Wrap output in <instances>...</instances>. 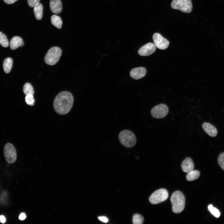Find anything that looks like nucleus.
<instances>
[{
    "instance_id": "obj_10",
    "label": "nucleus",
    "mask_w": 224,
    "mask_h": 224,
    "mask_svg": "<svg viewBox=\"0 0 224 224\" xmlns=\"http://www.w3.org/2000/svg\"><path fill=\"white\" fill-rule=\"evenodd\" d=\"M156 49V47L154 44L149 43L141 47L138 51V53L142 56H147L153 53Z\"/></svg>"
},
{
    "instance_id": "obj_22",
    "label": "nucleus",
    "mask_w": 224,
    "mask_h": 224,
    "mask_svg": "<svg viewBox=\"0 0 224 224\" xmlns=\"http://www.w3.org/2000/svg\"><path fill=\"white\" fill-rule=\"evenodd\" d=\"M132 221L134 224H142L143 222L144 219L141 215L135 214L133 216Z\"/></svg>"
},
{
    "instance_id": "obj_2",
    "label": "nucleus",
    "mask_w": 224,
    "mask_h": 224,
    "mask_svg": "<svg viewBox=\"0 0 224 224\" xmlns=\"http://www.w3.org/2000/svg\"><path fill=\"white\" fill-rule=\"evenodd\" d=\"M170 201L174 212L179 213L184 210L185 198L184 194L181 192L177 191L174 192L171 196Z\"/></svg>"
},
{
    "instance_id": "obj_6",
    "label": "nucleus",
    "mask_w": 224,
    "mask_h": 224,
    "mask_svg": "<svg viewBox=\"0 0 224 224\" xmlns=\"http://www.w3.org/2000/svg\"><path fill=\"white\" fill-rule=\"evenodd\" d=\"M168 196L167 191L165 189H161L153 193L149 197V200L152 204H157L166 200Z\"/></svg>"
},
{
    "instance_id": "obj_9",
    "label": "nucleus",
    "mask_w": 224,
    "mask_h": 224,
    "mask_svg": "<svg viewBox=\"0 0 224 224\" xmlns=\"http://www.w3.org/2000/svg\"><path fill=\"white\" fill-rule=\"evenodd\" d=\"M152 39L156 47L160 49L163 50L166 49L169 44V41L159 33H154Z\"/></svg>"
},
{
    "instance_id": "obj_7",
    "label": "nucleus",
    "mask_w": 224,
    "mask_h": 224,
    "mask_svg": "<svg viewBox=\"0 0 224 224\" xmlns=\"http://www.w3.org/2000/svg\"><path fill=\"white\" fill-rule=\"evenodd\" d=\"M4 155L6 161L13 163L16 159L17 154L16 149L12 144L7 143L4 147Z\"/></svg>"
},
{
    "instance_id": "obj_14",
    "label": "nucleus",
    "mask_w": 224,
    "mask_h": 224,
    "mask_svg": "<svg viewBox=\"0 0 224 224\" xmlns=\"http://www.w3.org/2000/svg\"><path fill=\"white\" fill-rule=\"evenodd\" d=\"M181 167L183 171L187 173L193 170L194 167V164L191 158L187 157L182 162L181 164Z\"/></svg>"
},
{
    "instance_id": "obj_23",
    "label": "nucleus",
    "mask_w": 224,
    "mask_h": 224,
    "mask_svg": "<svg viewBox=\"0 0 224 224\" xmlns=\"http://www.w3.org/2000/svg\"><path fill=\"white\" fill-rule=\"evenodd\" d=\"M208 208L211 213L215 217L218 218L220 217V212L217 208L213 207L212 204L209 205Z\"/></svg>"
},
{
    "instance_id": "obj_16",
    "label": "nucleus",
    "mask_w": 224,
    "mask_h": 224,
    "mask_svg": "<svg viewBox=\"0 0 224 224\" xmlns=\"http://www.w3.org/2000/svg\"><path fill=\"white\" fill-rule=\"evenodd\" d=\"M34 12L36 18L40 20L42 17L43 7L42 5L39 3L34 7Z\"/></svg>"
},
{
    "instance_id": "obj_30",
    "label": "nucleus",
    "mask_w": 224,
    "mask_h": 224,
    "mask_svg": "<svg viewBox=\"0 0 224 224\" xmlns=\"http://www.w3.org/2000/svg\"><path fill=\"white\" fill-rule=\"evenodd\" d=\"M0 222L2 223H4L6 222L5 217L3 215L0 216Z\"/></svg>"
},
{
    "instance_id": "obj_5",
    "label": "nucleus",
    "mask_w": 224,
    "mask_h": 224,
    "mask_svg": "<svg viewBox=\"0 0 224 224\" xmlns=\"http://www.w3.org/2000/svg\"><path fill=\"white\" fill-rule=\"evenodd\" d=\"M171 6L173 9L179 10L187 13L191 12L192 9L191 0H173Z\"/></svg>"
},
{
    "instance_id": "obj_28",
    "label": "nucleus",
    "mask_w": 224,
    "mask_h": 224,
    "mask_svg": "<svg viewBox=\"0 0 224 224\" xmlns=\"http://www.w3.org/2000/svg\"><path fill=\"white\" fill-rule=\"evenodd\" d=\"M18 0H3L4 2L7 4H12Z\"/></svg>"
},
{
    "instance_id": "obj_18",
    "label": "nucleus",
    "mask_w": 224,
    "mask_h": 224,
    "mask_svg": "<svg viewBox=\"0 0 224 224\" xmlns=\"http://www.w3.org/2000/svg\"><path fill=\"white\" fill-rule=\"evenodd\" d=\"M187 173L186 178L188 181L195 180L198 179L200 175V172L197 170H192Z\"/></svg>"
},
{
    "instance_id": "obj_3",
    "label": "nucleus",
    "mask_w": 224,
    "mask_h": 224,
    "mask_svg": "<svg viewBox=\"0 0 224 224\" xmlns=\"http://www.w3.org/2000/svg\"><path fill=\"white\" fill-rule=\"evenodd\" d=\"M119 138L121 143L127 148L132 147L136 143V138L135 134L128 130L121 131L119 135Z\"/></svg>"
},
{
    "instance_id": "obj_29",
    "label": "nucleus",
    "mask_w": 224,
    "mask_h": 224,
    "mask_svg": "<svg viewBox=\"0 0 224 224\" xmlns=\"http://www.w3.org/2000/svg\"><path fill=\"white\" fill-rule=\"evenodd\" d=\"M26 217V216L25 213H22L20 214L19 216V219L20 220H22L25 219Z\"/></svg>"
},
{
    "instance_id": "obj_1",
    "label": "nucleus",
    "mask_w": 224,
    "mask_h": 224,
    "mask_svg": "<svg viewBox=\"0 0 224 224\" xmlns=\"http://www.w3.org/2000/svg\"><path fill=\"white\" fill-rule=\"evenodd\" d=\"M74 98L72 94L67 91L59 93L53 102L55 111L58 114L64 115L68 113L73 105Z\"/></svg>"
},
{
    "instance_id": "obj_8",
    "label": "nucleus",
    "mask_w": 224,
    "mask_h": 224,
    "mask_svg": "<svg viewBox=\"0 0 224 224\" xmlns=\"http://www.w3.org/2000/svg\"><path fill=\"white\" fill-rule=\"evenodd\" d=\"M169 109L165 104H161L153 107L151 110L152 116L156 119H161L165 117L168 114Z\"/></svg>"
},
{
    "instance_id": "obj_13",
    "label": "nucleus",
    "mask_w": 224,
    "mask_h": 224,
    "mask_svg": "<svg viewBox=\"0 0 224 224\" xmlns=\"http://www.w3.org/2000/svg\"><path fill=\"white\" fill-rule=\"evenodd\" d=\"M202 128L205 132L212 137L216 136L217 133V128L212 125L208 122H204L202 124Z\"/></svg>"
},
{
    "instance_id": "obj_19",
    "label": "nucleus",
    "mask_w": 224,
    "mask_h": 224,
    "mask_svg": "<svg viewBox=\"0 0 224 224\" xmlns=\"http://www.w3.org/2000/svg\"><path fill=\"white\" fill-rule=\"evenodd\" d=\"M51 21L52 24L58 29H60L62 24V21L61 18L58 16L53 15L51 17Z\"/></svg>"
},
{
    "instance_id": "obj_25",
    "label": "nucleus",
    "mask_w": 224,
    "mask_h": 224,
    "mask_svg": "<svg viewBox=\"0 0 224 224\" xmlns=\"http://www.w3.org/2000/svg\"><path fill=\"white\" fill-rule=\"evenodd\" d=\"M217 161L221 168L224 170V152L219 154L217 158Z\"/></svg>"
},
{
    "instance_id": "obj_17",
    "label": "nucleus",
    "mask_w": 224,
    "mask_h": 224,
    "mask_svg": "<svg viewBox=\"0 0 224 224\" xmlns=\"http://www.w3.org/2000/svg\"><path fill=\"white\" fill-rule=\"evenodd\" d=\"M12 64V59L10 58H6L4 60L3 66L4 71L6 73H8L10 72Z\"/></svg>"
},
{
    "instance_id": "obj_26",
    "label": "nucleus",
    "mask_w": 224,
    "mask_h": 224,
    "mask_svg": "<svg viewBox=\"0 0 224 224\" xmlns=\"http://www.w3.org/2000/svg\"><path fill=\"white\" fill-rule=\"evenodd\" d=\"M29 6L31 7H33L39 3L40 0H27Z\"/></svg>"
},
{
    "instance_id": "obj_11",
    "label": "nucleus",
    "mask_w": 224,
    "mask_h": 224,
    "mask_svg": "<svg viewBox=\"0 0 224 224\" xmlns=\"http://www.w3.org/2000/svg\"><path fill=\"white\" fill-rule=\"evenodd\" d=\"M146 70L144 67H138L132 69L130 76L133 78L138 80L143 77L146 73Z\"/></svg>"
},
{
    "instance_id": "obj_15",
    "label": "nucleus",
    "mask_w": 224,
    "mask_h": 224,
    "mask_svg": "<svg viewBox=\"0 0 224 224\" xmlns=\"http://www.w3.org/2000/svg\"><path fill=\"white\" fill-rule=\"evenodd\" d=\"M24 45V43L22 39L18 36L13 37L10 42V46L12 50H15L19 47H22Z\"/></svg>"
},
{
    "instance_id": "obj_20",
    "label": "nucleus",
    "mask_w": 224,
    "mask_h": 224,
    "mask_svg": "<svg viewBox=\"0 0 224 224\" xmlns=\"http://www.w3.org/2000/svg\"><path fill=\"white\" fill-rule=\"evenodd\" d=\"M24 93L26 95L28 94L33 95L34 91L31 85L28 82L26 83L24 85L23 89Z\"/></svg>"
},
{
    "instance_id": "obj_24",
    "label": "nucleus",
    "mask_w": 224,
    "mask_h": 224,
    "mask_svg": "<svg viewBox=\"0 0 224 224\" xmlns=\"http://www.w3.org/2000/svg\"><path fill=\"white\" fill-rule=\"evenodd\" d=\"M25 100L26 102L28 105L33 106L34 105L35 99L33 95L28 94L26 95Z\"/></svg>"
},
{
    "instance_id": "obj_12",
    "label": "nucleus",
    "mask_w": 224,
    "mask_h": 224,
    "mask_svg": "<svg viewBox=\"0 0 224 224\" xmlns=\"http://www.w3.org/2000/svg\"><path fill=\"white\" fill-rule=\"evenodd\" d=\"M49 6L51 12L55 14L59 13L62 9V4L60 0H50Z\"/></svg>"
},
{
    "instance_id": "obj_27",
    "label": "nucleus",
    "mask_w": 224,
    "mask_h": 224,
    "mask_svg": "<svg viewBox=\"0 0 224 224\" xmlns=\"http://www.w3.org/2000/svg\"><path fill=\"white\" fill-rule=\"evenodd\" d=\"M98 218L100 220L105 223L109 221L108 218L105 216H99Z\"/></svg>"
},
{
    "instance_id": "obj_21",
    "label": "nucleus",
    "mask_w": 224,
    "mask_h": 224,
    "mask_svg": "<svg viewBox=\"0 0 224 224\" xmlns=\"http://www.w3.org/2000/svg\"><path fill=\"white\" fill-rule=\"evenodd\" d=\"M0 44L4 47H7L8 46L9 43L6 36L0 32Z\"/></svg>"
},
{
    "instance_id": "obj_4",
    "label": "nucleus",
    "mask_w": 224,
    "mask_h": 224,
    "mask_svg": "<svg viewBox=\"0 0 224 224\" xmlns=\"http://www.w3.org/2000/svg\"><path fill=\"white\" fill-rule=\"evenodd\" d=\"M62 53V50L59 47H52L49 50L46 54L44 61L45 63L48 65H55L59 61Z\"/></svg>"
}]
</instances>
